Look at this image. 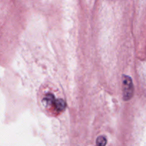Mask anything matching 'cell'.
Masks as SVG:
<instances>
[{
  "mask_svg": "<svg viewBox=\"0 0 146 146\" xmlns=\"http://www.w3.org/2000/svg\"><path fill=\"white\" fill-rule=\"evenodd\" d=\"M133 84L131 78L128 76H123V98L124 101H129L133 95Z\"/></svg>",
  "mask_w": 146,
  "mask_h": 146,
  "instance_id": "1",
  "label": "cell"
},
{
  "mask_svg": "<svg viewBox=\"0 0 146 146\" xmlns=\"http://www.w3.org/2000/svg\"><path fill=\"white\" fill-rule=\"evenodd\" d=\"M54 108L56 111L58 112H61L64 111L66 108V102L63 99L56 100L55 104H54Z\"/></svg>",
  "mask_w": 146,
  "mask_h": 146,
  "instance_id": "2",
  "label": "cell"
},
{
  "mask_svg": "<svg viewBox=\"0 0 146 146\" xmlns=\"http://www.w3.org/2000/svg\"><path fill=\"white\" fill-rule=\"evenodd\" d=\"M44 101H45L46 104L48 106H54L55 104V98H54V95L51 94H48L45 96V98H44Z\"/></svg>",
  "mask_w": 146,
  "mask_h": 146,
  "instance_id": "3",
  "label": "cell"
},
{
  "mask_svg": "<svg viewBox=\"0 0 146 146\" xmlns=\"http://www.w3.org/2000/svg\"><path fill=\"white\" fill-rule=\"evenodd\" d=\"M106 143H107V140L104 136H99L96 139V145L104 146L106 145Z\"/></svg>",
  "mask_w": 146,
  "mask_h": 146,
  "instance_id": "4",
  "label": "cell"
}]
</instances>
